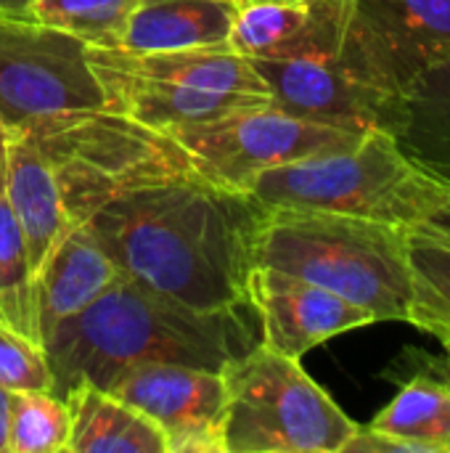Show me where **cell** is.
Returning a JSON list of instances; mask_svg holds the SVG:
<instances>
[{"label":"cell","instance_id":"6da1fadb","mask_svg":"<svg viewBox=\"0 0 450 453\" xmlns=\"http://www.w3.org/2000/svg\"><path fill=\"white\" fill-rule=\"evenodd\" d=\"M265 210L191 170L122 183L82 218L133 281L194 311L244 308Z\"/></svg>","mask_w":450,"mask_h":453},{"label":"cell","instance_id":"7a4b0ae2","mask_svg":"<svg viewBox=\"0 0 450 453\" xmlns=\"http://www.w3.org/2000/svg\"><path fill=\"white\" fill-rule=\"evenodd\" d=\"M255 342L241 308L194 311L119 273L95 303L61 321L42 348L61 398L80 380L106 390L119 374L149 364L223 372Z\"/></svg>","mask_w":450,"mask_h":453},{"label":"cell","instance_id":"3957f363","mask_svg":"<svg viewBox=\"0 0 450 453\" xmlns=\"http://www.w3.org/2000/svg\"><path fill=\"white\" fill-rule=\"evenodd\" d=\"M406 226L308 210H265L255 265L286 271L326 287L379 321L411 313V263Z\"/></svg>","mask_w":450,"mask_h":453},{"label":"cell","instance_id":"277c9868","mask_svg":"<svg viewBox=\"0 0 450 453\" xmlns=\"http://www.w3.org/2000/svg\"><path fill=\"white\" fill-rule=\"evenodd\" d=\"M247 194L263 210H308L414 228L450 199V188L422 173L377 127L361 143L260 173Z\"/></svg>","mask_w":450,"mask_h":453},{"label":"cell","instance_id":"5b68a950","mask_svg":"<svg viewBox=\"0 0 450 453\" xmlns=\"http://www.w3.org/2000/svg\"><path fill=\"white\" fill-rule=\"evenodd\" d=\"M225 453H342L361 427L302 369L263 342L223 366Z\"/></svg>","mask_w":450,"mask_h":453},{"label":"cell","instance_id":"8992f818","mask_svg":"<svg viewBox=\"0 0 450 453\" xmlns=\"http://www.w3.org/2000/svg\"><path fill=\"white\" fill-rule=\"evenodd\" d=\"M101 111L114 106L88 42L0 13V119L13 135H42Z\"/></svg>","mask_w":450,"mask_h":453},{"label":"cell","instance_id":"52a82bcc","mask_svg":"<svg viewBox=\"0 0 450 453\" xmlns=\"http://www.w3.org/2000/svg\"><path fill=\"white\" fill-rule=\"evenodd\" d=\"M159 133L178 149L194 175L244 194L247 186L271 167L342 151L361 143L366 135L300 119L271 104Z\"/></svg>","mask_w":450,"mask_h":453},{"label":"cell","instance_id":"ba28073f","mask_svg":"<svg viewBox=\"0 0 450 453\" xmlns=\"http://www.w3.org/2000/svg\"><path fill=\"white\" fill-rule=\"evenodd\" d=\"M450 53V0H350L339 61L390 101Z\"/></svg>","mask_w":450,"mask_h":453},{"label":"cell","instance_id":"9c48e42d","mask_svg":"<svg viewBox=\"0 0 450 453\" xmlns=\"http://www.w3.org/2000/svg\"><path fill=\"white\" fill-rule=\"evenodd\" d=\"M106 390L159 425L167 453H225V382L220 372L149 364L119 374Z\"/></svg>","mask_w":450,"mask_h":453},{"label":"cell","instance_id":"30bf717a","mask_svg":"<svg viewBox=\"0 0 450 453\" xmlns=\"http://www.w3.org/2000/svg\"><path fill=\"white\" fill-rule=\"evenodd\" d=\"M247 300L260 319V342L300 361L337 334L377 324L369 311L342 295L265 265L252 268Z\"/></svg>","mask_w":450,"mask_h":453},{"label":"cell","instance_id":"8fae6325","mask_svg":"<svg viewBox=\"0 0 450 453\" xmlns=\"http://www.w3.org/2000/svg\"><path fill=\"white\" fill-rule=\"evenodd\" d=\"M271 106L342 130L369 133L385 125L387 101L339 58H249Z\"/></svg>","mask_w":450,"mask_h":453},{"label":"cell","instance_id":"7c38bea8","mask_svg":"<svg viewBox=\"0 0 450 453\" xmlns=\"http://www.w3.org/2000/svg\"><path fill=\"white\" fill-rule=\"evenodd\" d=\"M350 0H255L236 8L228 48L244 58H339Z\"/></svg>","mask_w":450,"mask_h":453},{"label":"cell","instance_id":"4fadbf2b","mask_svg":"<svg viewBox=\"0 0 450 453\" xmlns=\"http://www.w3.org/2000/svg\"><path fill=\"white\" fill-rule=\"evenodd\" d=\"M90 58L111 96L114 111L125 114L127 119L149 130H170L180 125L207 122L239 109L271 104L268 96L217 93V90H204L172 80L143 77L119 66L103 48H93V45H90Z\"/></svg>","mask_w":450,"mask_h":453},{"label":"cell","instance_id":"5bb4252c","mask_svg":"<svg viewBox=\"0 0 450 453\" xmlns=\"http://www.w3.org/2000/svg\"><path fill=\"white\" fill-rule=\"evenodd\" d=\"M3 199L21 231L29 268L37 279L48 255L66 234L69 215L56 170L29 135H11L5 141Z\"/></svg>","mask_w":450,"mask_h":453},{"label":"cell","instance_id":"9a60e30c","mask_svg":"<svg viewBox=\"0 0 450 453\" xmlns=\"http://www.w3.org/2000/svg\"><path fill=\"white\" fill-rule=\"evenodd\" d=\"M382 130L422 173L450 188V53L403 85L387 106Z\"/></svg>","mask_w":450,"mask_h":453},{"label":"cell","instance_id":"2e32d148","mask_svg":"<svg viewBox=\"0 0 450 453\" xmlns=\"http://www.w3.org/2000/svg\"><path fill=\"white\" fill-rule=\"evenodd\" d=\"M122 271L88 223H69L37 273V316L42 340L66 319L95 303Z\"/></svg>","mask_w":450,"mask_h":453},{"label":"cell","instance_id":"e0dca14e","mask_svg":"<svg viewBox=\"0 0 450 453\" xmlns=\"http://www.w3.org/2000/svg\"><path fill=\"white\" fill-rule=\"evenodd\" d=\"M236 8L233 0H138L117 50L159 53L225 48Z\"/></svg>","mask_w":450,"mask_h":453},{"label":"cell","instance_id":"ac0fdd59","mask_svg":"<svg viewBox=\"0 0 450 453\" xmlns=\"http://www.w3.org/2000/svg\"><path fill=\"white\" fill-rule=\"evenodd\" d=\"M61 398L72 425L66 453H167L159 425L109 390L80 380Z\"/></svg>","mask_w":450,"mask_h":453},{"label":"cell","instance_id":"d6986e66","mask_svg":"<svg viewBox=\"0 0 450 453\" xmlns=\"http://www.w3.org/2000/svg\"><path fill=\"white\" fill-rule=\"evenodd\" d=\"M369 427L411 443L416 453H450V385L411 372Z\"/></svg>","mask_w":450,"mask_h":453},{"label":"cell","instance_id":"ffe728a7","mask_svg":"<svg viewBox=\"0 0 450 453\" xmlns=\"http://www.w3.org/2000/svg\"><path fill=\"white\" fill-rule=\"evenodd\" d=\"M408 263L414 279L408 324L450 348V247L411 228Z\"/></svg>","mask_w":450,"mask_h":453},{"label":"cell","instance_id":"44dd1931","mask_svg":"<svg viewBox=\"0 0 450 453\" xmlns=\"http://www.w3.org/2000/svg\"><path fill=\"white\" fill-rule=\"evenodd\" d=\"M0 324L42 345L40 316H37V279L29 268L21 231L3 196H0Z\"/></svg>","mask_w":450,"mask_h":453},{"label":"cell","instance_id":"7402d4cb","mask_svg":"<svg viewBox=\"0 0 450 453\" xmlns=\"http://www.w3.org/2000/svg\"><path fill=\"white\" fill-rule=\"evenodd\" d=\"M138 0H32L24 19L56 27L93 48H119Z\"/></svg>","mask_w":450,"mask_h":453},{"label":"cell","instance_id":"603a6c76","mask_svg":"<svg viewBox=\"0 0 450 453\" xmlns=\"http://www.w3.org/2000/svg\"><path fill=\"white\" fill-rule=\"evenodd\" d=\"M69 427V409L56 393H11L8 453H64Z\"/></svg>","mask_w":450,"mask_h":453},{"label":"cell","instance_id":"cb8c5ba5","mask_svg":"<svg viewBox=\"0 0 450 453\" xmlns=\"http://www.w3.org/2000/svg\"><path fill=\"white\" fill-rule=\"evenodd\" d=\"M0 388L53 393V372L40 342L0 324Z\"/></svg>","mask_w":450,"mask_h":453},{"label":"cell","instance_id":"d4e9b609","mask_svg":"<svg viewBox=\"0 0 450 453\" xmlns=\"http://www.w3.org/2000/svg\"><path fill=\"white\" fill-rule=\"evenodd\" d=\"M414 231H419V234H424L430 239H438V242H443V244L450 247V199L440 210H435L427 220L414 226Z\"/></svg>","mask_w":450,"mask_h":453},{"label":"cell","instance_id":"484cf974","mask_svg":"<svg viewBox=\"0 0 450 453\" xmlns=\"http://www.w3.org/2000/svg\"><path fill=\"white\" fill-rule=\"evenodd\" d=\"M411 372H427V374H432V377H438V380H443V382L450 385V348H446V356L443 358H432V356L416 353Z\"/></svg>","mask_w":450,"mask_h":453},{"label":"cell","instance_id":"4316f807","mask_svg":"<svg viewBox=\"0 0 450 453\" xmlns=\"http://www.w3.org/2000/svg\"><path fill=\"white\" fill-rule=\"evenodd\" d=\"M8 414H11V390L0 388V453H8Z\"/></svg>","mask_w":450,"mask_h":453},{"label":"cell","instance_id":"83f0119b","mask_svg":"<svg viewBox=\"0 0 450 453\" xmlns=\"http://www.w3.org/2000/svg\"><path fill=\"white\" fill-rule=\"evenodd\" d=\"M32 0H0V13H13V16H21L24 8L29 5Z\"/></svg>","mask_w":450,"mask_h":453},{"label":"cell","instance_id":"f1b7e54d","mask_svg":"<svg viewBox=\"0 0 450 453\" xmlns=\"http://www.w3.org/2000/svg\"><path fill=\"white\" fill-rule=\"evenodd\" d=\"M5 141L0 138V196H3V186H5Z\"/></svg>","mask_w":450,"mask_h":453},{"label":"cell","instance_id":"f546056e","mask_svg":"<svg viewBox=\"0 0 450 453\" xmlns=\"http://www.w3.org/2000/svg\"><path fill=\"white\" fill-rule=\"evenodd\" d=\"M11 135H13V133H11V130H8V127L3 125V119H0V138L5 141V138H11Z\"/></svg>","mask_w":450,"mask_h":453},{"label":"cell","instance_id":"4dcf8cb0","mask_svg":"<svg viewBox=\"0 0 450 453\" xmlns=\"http://www.w3.org/2000/svg\"><path fill=\"white\" fill-rule=\"evenodd\" d=\"M236 5H241V3H255V0H233Z\"/></svg>","mask_w":450,"mask_h":453}]
</instances>
